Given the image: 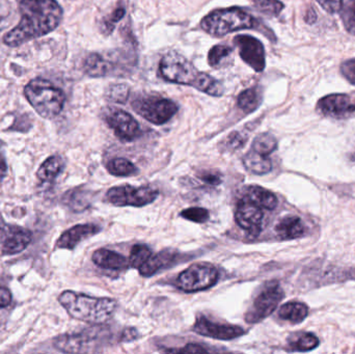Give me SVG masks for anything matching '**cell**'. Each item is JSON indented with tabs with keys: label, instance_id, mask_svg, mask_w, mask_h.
Returning <instances> with one entry per match:
<instances>
[{
	"label": "cell",
	"instance_id": "6da1fadb",
	"mask_svg": "<svg viewBox=\"0 0 355 354\" xmlns=\"http://www.w3.org/2000/svg\"><path fill=\"white\" fill-rule=\"evenodd\" d=\"M19 10L20 22L3 37L4 44L10 47L48 35L62 18V8L55 0H21Z\"/></svg>",
	"mask_w": 355,
	"mask_h": 354
},
{
	"label": "cell",
	"instance_id": "7a4b0ae2",
	"mask_svg": "<svg viewBox=\"0 0 355 354\" xmlns=\"http://www.w3.org/2000/svg\"><path fill=\"white\" fill-rule=\"evenodd\" d=\"M159 71L162 78L170 82L190 85L214 97L223 96V87L218 80L200 72L189 60L176 52H170L162 57Z\"/></svg>",
	"mask_w": 355,
	"mask_h": 354
},
{
	"label": "cell",
	"instance_id": "3957f363",
	"mask_svg": "<svg viewBox=\"0 0 355 354\" xmlns=\"http://www.w3.org/2000/svg\"><path fill=\"white\" fill-rule=\"evenodd\" d=\"M69 315L87 324H101L110 320L116 309V301L107 297H87L73 291H64L58 297Z\"/></svg>",
	"mask_w": 355,
	"mask_h": 354
},
{
	"label": "cell",
	"instance_id": "277c9868",
	"mask_svg": "<svg viewBox=\"0 0 355 354\" xmlns=\"http://www.w3.org/2000/svg\"><path fill=\"white\" fill-rule=\"evenodd\" d=\"M24 95L33 109L45 118L58 116L66 101L62 89L42 78L29 81L28 85L25 87Z\"/></svg>",
	"mask_w": 355,
	"mask_h": 354
},
{
	"label": "cell",
	"instance_id": "5b68a950",
	"mask_svg": "<svg viewBox=\"0 0 355 354\" xmlns=\"http://www.w3.org/2000/svg\"><path fill=\"white\" fill-rule=\"evenodd\" d=\"M256 25L257 20L252 15L238 8L213 10L200 22L202 30L215 37H223L242 29L254 28Z\"/></svg>",
	"mask_w": 355,
	"mask_h": 354
},
{
	"label": "cell",
	"instance_id": "8992f818",
	"mask_svg": "<svg viewBox=\"0 0 355 354\" xmlns=\"http://www.w3.org/2000/svg\"><path fill=\"white\" fill-rule=\"evenodd\" d=\"M132 107L139 116L154 125L166 124L178 112L175 102L157 96H139L132 101Z\"/></svg>",
	"mask_w": 355,
	"mask_h": 354
},
{
	"label": "cell",
	"instance_id": "52a82bcc",
	"mask_svg": "<svg viewBox=\"0 0 355 354\" xmlns=\"http://www.w3.org/2000/svg\"><path fill=\"white\" fill-rule=\"evenodd\" d=\"M218 270L210 264H194L178 276L177 286L188 293L206 290L218 282Z\"/></svg>",
	"mask_w": 355,
	"mask_h": 354
},
{
	"label": "cell",
	"instance_id": "ba28073f",
	"mask_svg": "<svg viewBox=\"0 0 355 354\" xmlns=\"http://www.w3.org/2000/svg\"><path fill=\"white\" fill-rule=\"evenodd\" d=\"M283 289L279 283H268L254 299L252 307L245 314V320L248 324H259L266 319L277 310V306L283 301Z\"/></svg>",
	"mask_w": 355,
	"mask_h": 354
},
{
	"label": "cell",
	"instance_id": "9c48e42d",
	"mask_svg": "<svg viewBox=\"0 0 355 354\" xmlns=\"http://www.w3.org/2000/svg\"><path fill=\"white\" fill-rule=\"evenodd\" d=\"M158 197V191L152 187H135L131 185H121L112 187L107 191L108 202L114 206H133L143 207L153 203Z\"/></svg>",
	"mask_w": 355,
	"mask_h": 354
},
{
	"label": "cell",
	"instance_id": "30bf717a",
	"mask_svg": "<svg viewBox=\"0 0 355 354\" xmlns=\"http://www.w3.org/2000/svg\"><path fill=\"white\" fill-rule=\"evenodd\" d=\"M234 43L239 50L240 56L246 64L256 72H262L266 66L263 44L252 35H240L235 37Z\"/></svg>",
	"mask_w": 355,
	"mask_h": 354
},
{
	"label": "cell",
	"instance_id": "8fae6325",
	"mask_svg": "<svg viewBox=\"0 0 355 354\" xmlns=\"http://www.w3.org/2000/svg\"><path fill=\"white\" fill-rule=\"evenodd\" d=\"M193 330L200 336L209 337L216 340H234L245 334L243 328L232 324H221L211 321L205 316H198L194 324Z\"/></svg>",
	"mask_w": 355,
	"mask_h": 354
},
{
	"label": "cell",
	"instance_id": "7c38bea8",
	"mask_svg": "<svg viewBox=\"0 0 355 354\" xmlns=\"http://www.w3.org/2000/svg\"><path fill=\"white\" fill-rule=\"evenodd\" d=\"M317 110L323 116L343 118L355 112V94H331L321 98Z\"/></svg>",
	"mask_w": 355,
	"mask_h": 354
},
{
	"label": "cell",
	"instance_id": "4fadbf2b",
	"mask_svg": "<svg viewBox=\"0 0 355 354\" xmlns=\"http://www.w3.org/2000/svg\"><path fill=\"white\" fill-rule=\"evenodd\" d=\"M264 214L262 209L250 200H242L236 209V222L240 228L245 230L250 236L257 237L262 231Z\"/></svg>",
	"mask_w": 355,
	"mask_h": 354
},
{
	"label": "cell",
	"instance_id": "5bb4252c",
	"mask_svg": "<svg viewBox=\"0 0 355 354\" xmlns=\"http://www.w3.org/2000/svg\"><path fill=\"white\" fill-rule=\"evenodd\" d=\"M105 120L121 141H132L141 135L139 123L128 112L112 110L106 116Z\"/></svg>",
	"mask_w": 355,
	"mask_h": 354
},
{
	"label": "cell",
	"instance_id": "9a60e30c",
	"mask_svg": "<svg viewBox=\"0 0 355 354\" xmlns=\"http://www.w3.org/2000/svg\"><path fill=\"white\" fill-rule=\"evenodd\" d=\"M100 232V228L94 224H77L66 231L56 242V247L62 249H73L85 239Z\"/></svg>",
	"mask_w": 355,
	"mask_h": 354
},
{
	"label": "cell",
	"instance_id": "2e32d148",
	"mask_svg": "<svg viewBox=\"0 0 355 354\" xmlns=\"http://www.w3.org/2000/svg\"><path fill=\"white\" fill-rule=\"evenodd\" d=\"M33 234L29 231L23 229H12L8 231L2 245L3 255H15L21 253L26 249L27 245L31 242Z\"/></svg>",
	"mask_w": 355,
	"mask_h": 354
},
{
	"label": "cell",
	"instance_id": "e0dca14e",
	"mask_svg": "<svg viewBox=\"0 0 355 354\" xmlns=\"http://www.w3.org/2000/svg\"><path fill=\"white\" fill-rule=\"evenodd\" d=\"M178 254L173 249H164L157 255L151 256L149 260L139 268V274L146 278L153 276L160 269L170 266L171 263L176 261Z\"/></svg>",
	"mask_w": 355,
	"mask_h": 354
},
{
	"label": "cell",
	"instance_id": "ac0fdd59",
	"mask_svg": "<svg viewBox=\"0 0 355 354\" xmlns=\"http://www.w3.org/2000/svg\"><path fill=\"white\" fill-rule=\"evenodd\" d=\"M93 262L104 269L122 270L126 269L129 261L116 251L110 249H100L94 253Z\"/></svg>",
	"mask_w": 355,
	"mask_h": 354
},
{
	"label": "cell",
	"instance_id": "d6986e66",
	"mask_svg": "<svg viewBox=\"0 0 355 354\" xmlns=\"http://www.w3.org/2000/svg\"><path fill=\"white\" fill-rule=\"evenodd\" d=\"M275 232L282 239L300 238L306 234V226L298 216H286L275 227Z\"/></svg>",
	"mask_w": 355,
	"mask_h": 354
},
{
	"label": "cell",
	"instance_id": "ffe728a7",
	"mask_svg": "<svg viewBox=\"0 0 355 354\" xmlns=\"http://www.w3.org/2000/svg\"><path fill=\"white\" fill-rule=\"evenodd\" d=\"M243 163L246 170L254 175L268 174L272 170V163L268 156L261 155L252 150L243 158Z\"/></svg>",
	"mask_w": 355,
	"mask_h": 354
},
{
	"label": "cell",
	"instance_id": "44dd1931",
	"mask_svg": "<svg viewBox=\"0 0 355 354\" xmlns=\"http://www.w3.org/2000/svg\"><path fill=\"white\" fill-rule=\"evenodd\" d=\"M83 70L89 76L104 77L112 71V64L100 54L92 53L85 60Z\"/></svg>",
	"mask_w": 355,
	"mask_h": 354
},
{
	"label": "cell",
	"instance_id": "7402d4cb",
	"mask_svg": "<svg viewBox=\"0 0 355 354\" xmlns=\"http://www.w3.org/2000/svg\"><path fill=\"white\" fill-rule=\"evenodd\" d=\"M248 195V199L250 201L258 205L259 207L264 208V209L267 210L275 209L277 203H279L275 193L261 186L250 187Z\"/></svg>",
	"mask_w": 355,
	"mask_h": 354
},
{
	"label": "cell",
	"instance_id": "603a6c76",
	"mask_svg": "<svg viewBox=\"0 0 355 354\" xmlns=\"http://www.w3.org/2000/svg\"><path fill=\"white\" fill-rule=\"evenodd\" d=\"M309 308L304 303L298 301H290L282 306L279 311V318L292 322L300 324L308 317Z\"/></svg>",
	"mask_w": 355,
	"mask_h": 354
},
{
	"label": "cell",
	"instance_id": "cb8c5ba5",
	"mask_svg": "<svg viewBox=\"0 0 355 354\" xmlns=\"http://www.w3.org/2000/svg\"><path fill=\"white\" fill-rule=\"evenodd\" d=\"M64 168V161L60 156L48 158L37 170V178L44 183L52 182Z\"/></svg>",
	"mask_w": 355,
	"mask_h": 354
},
{
	"label": "cell",
	"instance_id": "d4e9b609",
	"mask_svg": "<svg viewBox=\"0 0 355 354\" xmlns=\"http://www.w3.org/2000/svg\"><path fill=\"white\" fill-rule=\"evenodd\" d=\"M238 106L246 114H252L262 103V93L259 87H250L242 91L237 99Z\"/></svg>",
	"mask_w": 355,
	"mask_h": 354
},
{
	"label": "cell",
	"instance_id": "484cf974",
	"mask_svg": "<svg viewBox=\"0 0 355 354\" xmlns=\"http://www.w3.org/2000/svg\"><path fill=\"white\" fill-rule=\"evenodd\" d=\"M318 345L319 339L312 333H302V334L293 337L289 342L291 351H300V353L313 351L318 347Z\"/></svg>",
	"mask_w": 355,
	"mask_h": 354
},
{
	"label": "cell",
	"instance_id": "4316f807",
	"mask_svg": "<svg viewBox=\"0 0 355 354\" xmlns=\"http://www.w3.org/2000/svg\"><path fill=\"white\" fill-rule=\"evenodd\" d=\"M277 148V139L270 133H262L254 139L252 150L261 155L268 156L273 153Z\"/></svg>",
	"mask_w": 355,
	"mask_h": 354
},
{
	"label": "cell",
	"instance_id": "83f0119b",
	"mask_svg": "<svg viewBox=\"0 0 355 354\" xmlns=\"http://www.w3.org/2000/svg\"><path fill=\"white\" fill-rule=\"evenodd\" d=\"M107 170L110 174L116 177H127L135 175L137 172V166L125 158H114L108 162Z\"/></svg>",
	"mask_w": 355,
	"mask_h": 354
},
{
	"label": "cell",
	"instance_id": "f1b7e54d",
	"mask_svg": "<svg viewBox=\"0 0 355 354\" xmlns=\"http://www.w3.org/2000/svg\"><path fill=\"white\" fill-rule=\"evenodd\" d=\"M151 249L147 245H135L131 249L130 256H129V265L139 269L151 258Z\"/></svg>",
	"mask_w": 355,
	"mask_h": 354
},
{
	"label": "cell",
	"instance_id": "f546056e",
	"mask_svg": "<svg viewBox=\"0 0 355 354\" xmlns=\"http://www.w3.org/2000/svg\"><path fill=\"white\" fill-rule=\"evenodd\" d=\"M232 49L227 45H216L209 51L208 62L213 68H218L232 54Z\"/></svg>",
	"mask_w": 355,
	"mask_h": 354
},
{
	"label": "cell",
	"instance_id": "4dcf8cb0",
	"mask_svg": "<svg viewBox=\"0 0 355 354\" xmlns=\"http://www.w3.org/2000/svg\"><path fill=\"white\" fill-rule=\"evenodd\" d=\"M254 6L259 12L270 17L279 16L285 6L279 0H254Z\"/></svg>",
	"mask_w": 355,
	"mask_h": 354
},
{
	"label": "cell",
	"instance_id": "1f68e13d",
	"mask_svg": "<svg viewBox=\"0 0 355 354\" xmlns=\"http://www.w3.org/2000/svg\"><path fill=\"white\" fill-rule=\"evenodd\" d=\"M342 21L348 33L355 35V0H349L341 10Z\"/></svg>",
	"mask_w": 355,
	"mask_h": 354
},
{
	"label": "cell",
	"instance_id": "d6a6232c",
	"mask_svg": "<svg viewBox=\"0 0 355 354\" xmlns=\"http://www.w3.org/2000/svg\"><path fill=\"white\" fill-rule=\"evenodd\" d=\"M70 195L69 203L71 204L73 209L76 210V211H83V210L87 209L91 204V197L87 191H71Z\"/></svg>",
	"mask_w": 355,
	"mask_h": 354
},
{
	"label": "cell",
	"instance_id": "836d02e7",
	"mask_svg": "<svg viewBox=\"0 0 355 354\" xmlns=\"http://www.w3.org/2000/svg\"><path fill=\"white\" fill-rule=\"evenodd\" d=\"M181 216L190 222L204 224L210 218V214H209L208 210L204 209V208L194 207L183 210L181 212Z\"/></svg>",
	"mask_w": 355,
	"mask_h": 354
},
{
	"label": "cell",
	"instance_id": "e575fe53",
	"mask_svg": "<svg viewBox=\"0 0 355 354\" xmlns=\"http://www.w3.org/2000/svg\"><path fill=\"white\" fill-rule=\"evenodd\" d=\"M128 87L124 85H114L110 87V99L114 100V102H120L124 103L128 98Z\"/></svg>",
	"mask_w": 355,
	"mask_h": 354
},
{
	"label": "cell",
	"instance_id": "d590c367",
	"mask_svg": "<svg viewBox=\"0 0 355 354\" xmlns=\"http://www.w3.org/2000/svg\"><path fill=\"white\" fill-rule=\"evenodd\" d=\"M245 137L239 132H233L229 135L227 139V149L233 150V151H237V150L241 149L246 143Z\"/></svg>",
	"mask_w": 355,
	"mask_h": 354
},
{
	"label": "cell",
	"instance_id": "8d00e7d4",
	"mask_svg": "<svg viewBox=\"0 0 355 354\" xmlns=\"http://www.w3.org/2000/svg\"><path fill=\"white\" fill-rule=\"evenodd\" d=\"M318 3L329 14H337L343 8V0H317Z\"/></svg>",
	"mask_w": 355,
	"mask_h": 354
},
{
	"label": "cell",
	"instance_id": "74e56055",
	"mask_svg": "<svg viewBox=\"0 0 355 354\" xmlns=\"http://www.w3.org/2000/svg\"><path fill=\"white\" fill-rule=\"evenodd\" d=\"M341 73L352 85H355V58L341 64Z\"/></svg>",
	"mask_w": 355,
	"mask_h": 354
},
{
	"label": "cell",
	"instance_id": "f35d334b",
	"mask_svg": "<svg viewBox=\"0 0 355 354\" xmlns=\"http://www.w3.org/2000/svg\"><path fill=\"white\" fill-rule=\"evenodd\" d=\"M125 8H118L114 12H112V16L108 20L105 21L104 23V28H105L106 33H112L114 30V25H116V22L121 20V19L124 17L125 15Z\"/></svg>",
	"mask_w": 355,
	"mask_h": 354
},
{
	"label": "cell",
	"instance_id": "ab89813d",
	"mask_svg": "<svg viewBox=\"0 0 355 354\" xmlns=\"http://www.w3.org/2000/svg\"><path fill=\"white\" fill-rule=\"evenodd\" d=\"M198 178L208 183L210 185H218L221 183V176L216 172H211V170H204L198 175Z\"/></svg>",
	"mask_w": 355,
	"mask_h": 354
},
{
	"label": "cell",
	"instance_id": "60d3db41",
	"mask_svg": "<svg viewBox=\"0 0 355 354\" xmlns=\"http://www.w3.org/2000/svg\"><path fill=\"white\" fill-rule=\"evenodd\" d=\"M170 353H208L209 351L205 349L204 347L200 346L196 344H188L181 349L177 351H168Z\"/></svg>",
	"mask_w": 355,
	"mask_h": 354
},
{
	"label": "cell",
	"instance_id": "b9f144b4",
	"mask_svg": "<svg viewBox=\"0 0 355 354\" xmlns=\"http://www.w3.org/2000/svg\"><path fill=\"white\" fill-rule=\"evenodd\" d=\"M12 301V294L8 289L0 286V308H6Z\"/></svg>",
	"mask_w": 355,
	"mask_h": 354
},
{
	"label": "cell",
	"instance_id": "7bdbcfd3",
	"mask_svg": "<svg viewBox=\"0 0 355 354\" xmlns=\"http://www.w3.org/2000/svg\"><path fill=\"white\" fill-rule=\"evenodd\" d=\"M137 332L135 330V328H129V330H126L123 334L122 341L124 342H130V341L135 340L137 339Z\"/></svg>",
	"mask_w": 355,
	"mask_h": 354
},
{
	"label": "cell",
	"instance_id": "ee69618b",
	"mask_svg": "<svg viewBox=\"0 0 355 354\" xmlns=\"http://www.w3.org/2000/svg\"><path fill=\"white\" fill-rule=\"evenodd\" d=\"M6 170H8V166H6V160L0 154V181L6 176Z\"/></svg>",
	"mask_w": 355,
	"mask_h": 354
},
{
	"label": "cell",
	"instance_id": "f6af8a7d",
	"mask_svg": "<svg viewBox=\"0 0 355 354\" xmlns=\"http://www.w3.org/2000/svg\"><path fill=\"white\" fill-rule=\"evenodd\" d=\"M310 19H312V23L316 21V12H315L314 10H309V14L306 15V22H310Z\"/></svg>",
	"mask_w": 355,
	"mask_h": 354
},
{
	"label": "cell",
	"instance_id": "bcb514c9",
	"mask_svg": "<svg viewBox=\"0 0 355 354\" xmlns=\"http://www.w3.org/2000/svg\"><path fill=\"white\" fill-rule=\"evenodd\" d=\"M2 19H4V18H0V29H1V28H2V27H3V26H1V25H2V24H1V20H2Z\"/></svg>",
	"mask_w": 355,
	"mask_h": 354
}]
</instances>
